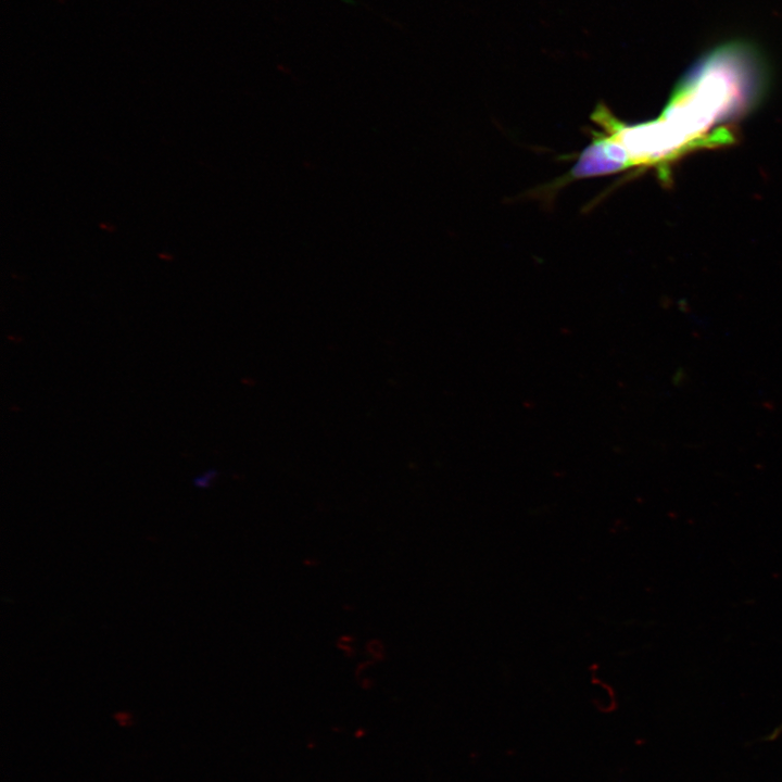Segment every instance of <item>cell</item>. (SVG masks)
<instances>
[{
  "mask_svg": "<svg viewBox=\"0 0 782 782\" xmlns=\"http://www.w3.org/2000/svg\"><path fill=\"white\" fill-rule=\"evenodd\" d=\"M767 79L765 56L754 42H721L703 54L679 81L660 117L703 148L728 143L729 131H707L716 122L753 105Z\"/></svg>",
  "mask_w": 782,
  "mask_h": 782,
  "instance_id": "1",
  "label": "cell"
},
{
  "mask_svg": "<svg viewBox=\"0 0 782 782\" xmlns=\"http://www.w3.org/2000/svg\"><path fill=\"white\" fill-rule=\"evenodd\" d=\"M216 475H217L216 470L209 469L207 471L203 472L202 475L195 477L193 479V483L198 488H209Z\"/></svg>",
  "mask_w": 782,
  "mask_h": 782,
  "instance_id": "3",
  "label": "cell"
},
{
  "mask_svg": "<svg viewBox=\"0 0 782 782\" xmlns=\"http://www.w3.org/2000/svg\"><path fill=\"white\" fill-rule=\"evenodd\" d=\"M781 733H782V723H781L779 727H777V728L766 737V740H768V741H773V740H775Z\"/></svg>",
  "mask_w": 782,
  "mask_h": 782,
  "instance_id": "4",
  "label": "cell"
},
{
  "mask_svg": "<svg viewBox=\"0 0 782 782\" xmlns=\"http://www.w3.org/2000/svg\"><path fill=\"white\" fill-rule=\"evenodd\" d=\"M633 167L626 149L606 133H594L569 172L571 179L616 174Z\"/></svg>",
  "mask_w": 782,
  "mask_h": 782,
  "instance_id": "2",
  "label": "cell"
}]
</instances>
